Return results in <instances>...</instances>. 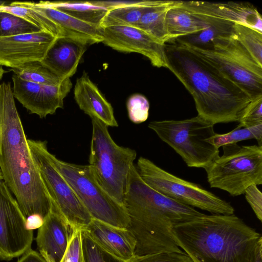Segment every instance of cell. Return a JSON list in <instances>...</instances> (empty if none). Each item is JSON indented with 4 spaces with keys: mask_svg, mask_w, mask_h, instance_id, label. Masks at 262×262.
<instances>
[{
    "mask_svg": "<svg viewBox=\"0 0 262 262\" xmlns=\"http://www.w3.org/2000/svg\"><path fill=\"white\" fill-rule=\"evenodd\" d=\"M0 168L4 182L26 217L38 214L44 219L51 201L31 152L9 81L0 84Z\"/></svg>",
    "mask_w": 262,
    "mask_h": 262,
    "instance_id": "cell-1",
    "label": "cell"
},
{
    "mask_svg": "<svg viewBox=\"0 0 262 262\" xmlns=\"http://www.w3.org/2000/svg\"><path fill=\"white\" fill-rule=\"evenodd\" d=\"M123 206L129 219L126 229L136 240V256L184 252L174 240L172 228L203 214L151 188L141 179L134 164L130 169Z\"/></svg>",
    "mask_w": 262,
    "mask_h": 262,
    "instance_id": "cell-2",
    "label": "cell"
},
{
    "mask_svg": "<svg viewBox=\"0 0 262 262\" xmlns=\"http://www.w3.org/2000/svg\"><path fill=\"white\" fill-rule=\"evenodd\" d=\"M165 43L167 68L194 101L198 115L213 125L238 122L250 97L213 67L173 40Z\"/></svg>",
    "mask_w": 262,
    "mask_h": 262,
    "instance_id": "cell-3",
    "label": "cell"
},
{
    "mask_svg": "<svg viewBox=\"0 0 262 262\" xmlns=\"http://www.w3.org/2000/svg\"><path fill=\"white\" fill-rule=\"evenodd\" d=\"M179 246L193 262H248L260 233L231 214H204L172 229Z\"/></svg>",
    "mask_w": 262,
    "mask_h": 262,
    "instance_id": "cell-4",
    "label": "cell"
},
{
    "mask_svg": "<svg viewBox=\"0 0 262 262\" xmlns=\"http://www.w3.org/2000/svg\"><path fill=\"white\" fill-rule=\"evenodd\" d=\"M92 135L89 156L90 167L103 189L123 206L130 169L137 157L135 150L117 144L108 126L91 118Z\"/></svg>",
    "mask_w": 262,
    "mask_h": 262,
    "instance_id": "cell-5",
    "label": "cell"
},
{
    "mask_svg": "<svg viewBox=\"0 0 262 262\" xmlns=\"http://www.w3.org/2000/svg\"><path fill=\"white\" fill-rule=\"evenodd\" d=\"M181 45L236 84L251 100L262 96V66L233 33L215 38L208 48Z\"/></svg>",
    "mask_w": 262,
    "mask_h": 262,
    "instance_id": "cell-6",
    "label": "cell"
},
{
    "mask_svg": "<svg viewBox=\"0 0 262 262\" xmlns=\"http://www.w3.org/2000/svg\"><path fill=\"white\" fill-rule=\"evenodd\" d=\"M148 127L170 146L189 167L207 168L219 149L211 143L214 125L197 115L181 120L153 121Z\"/></svg>",
    "mask_w": 262,
    "mask_h": 262,
    "instance_id": "cell-7",
    "label": "cell"
},
{
    "mask_svg": "<svg viewBox=\"0 0 262 262\" xmlns=\"http://www.w3.org/2000/svg\"><path fill=\"white\" fill-rule=\"evenodd\" d=\"M222 147L223 155L205 169L211 188L236 196L251 185H261L262 146L233 143Z\"/></svg>",
    "mask_w": 262,
    "mask_h": 262,
    "instance_id": "cell-8",
    "label": "cell"
},
{
    "mask_svg": "<svg viewBox=\"0 0 262 262\" xmlns=\"http://www.w3.org/2000/svg\"><path fill=\"white\" fill-rule=\"evenodd\" d=\"M50 157L93 219L126 229L129 219L124 206L103 189L88 165L63 161L51 152Z\"/></svg>",
    "mask_w": 262,
    "mask_h": 262,
    "instance_id": "cell-9",
    "label": "cell"
},
{
    "mask_svg": "<svg viewBox=\"0 0 262 262\" xmlns=\"http://www.w3.org/2000/svg\"><path fill=\"white\" fill-rule=\"evenodd\" d=\"M136 167L146 184L173 200L213 214L234 213V209L230 203L198 184L169 173L147 158L140 157Z\"/></svg>",
    "mask_w": 262,
    "mask_h": 262,
    "instance_id": "cell-10",
    "label": "cell"
},
{
    "mask_svg": "<svg viewBox=\"0 0 262 262\" xmlns=\"http://www.w3.org/2000/svg\"><path fill=\"white\" fill-rule=\"evenodd\" d=\"M28 143L51 202L73 229H84L92 218L51 161L47 142Z\"/></svg>",
    "mask_w": 262,
    "mask_h": 262,
    "instance_id": "cell-11",
    "label": "cell"
},
{
    "mask_svg": "<svg viewBox=\"0 0 262 262\" xmlns=\"http://www.w3.org/2000/svg\"><path fill=\"white\" fill-rule=\"evenodd\" d=\"M33 231L16 200L3 181L0 184V259L10 260L31 249Z\"/></svg>",
    "mask_w": 262,
    "mask_h": 262,
    "instance_id": "cell-12",
    "label": "cell"
},
{
    "mask_svg": "<svg viewBox=\"0 0 262 262\" xmlns=\"http://www.w3.org/2000/svg\"><path fill=\"white\" fill-rule=\"evenodd\" d=\"M13 96L31 114L40 118L63 107V100L72 88L70 78L57 85H47L23 80L13 74Z\"/></svg>",
    "mask_w": 262,
    "mask_h": 262,
    "instance_id": "cell-13",
    "label": "cell"
},
{
    "mask_svg": "<svg viewBox=\"0 0 262 262\" xmlns=\"http://www.w3.org/2000/svg\"><path fill=\"white\" fill-rule=\"evenodd\" d=\"M103 42L124 53H137L147 57L157 68H167L165 44L137 27L111 26L102 28Z\"/></svg>",
    "mask_w": 262,
    "mask_h": 262,
    "instance_id": "cell-14",
    "label": "cell"
},
{
    "mask_svg": "<svg viewBox=\"0 0 262 262\" xmlns=\"http://www.w3.org/2000/svg\"><path fill=\"white\" fill-rule=\"evenodd\" d=\"M56 38L44 31L0 37V66L12 68L41 61Z\"/></svg>",
    "mask_w": 262,
    "mask_h": 262,
    "instance_id": "cell-15",
    "label": "cell"
},
{
    "mask_svg": "<svg viewBox=\"0 0 262 262\" xmlns=\"http://www.w3.org/2000/svg\"><path fill=\"white\" fill-rule=\"evenodd\" d=\"M179 7L199 17L243 24L262 32L261 15L249 3L181 1Z\"/></svg>",
    "mask_w": 262,
    "mask_h": 262,
    "instance_id": "cell-16",
    "label": "cell"
},
{
    "mask_svg": "<svg viewBox=\"0 0 262 262\" xmlns=\"http://www.w3.org/2000/svg\"><path fill=\"white\" fill-rule=\"evenodd\" d=\"M73 230L51 202L36 237L39 252L47 262H61Z\"/></svg>",
    "mask_w": 262,
    "mask_h": 262,
    "instance_id": "cell-17",
    "label": "cell"
},
{
    "mask_svg": "<svg viewBox=\"0 0 262 262\" xmlns=\"http://www.w3.org/2000/svg\"><path fill=\"white\" fill-rule=\"evenodd\" d=\"M101 248L112 255L129 262L136 257V240L125 228H120L93 219L83 229Z\"/></svg>",
    "mask_w": 262,
    "mask_h": 262,
    "instance_id": "cell-18",
    "label": "cell"
},
{
    "mask_svg": "<svg viewBox=\"0 0 262 262\" xmlns=\"http://www.w3.org/2000/svg\"><path fill=\"white\" fill-rule=\"evenodd\" d=\"M88 46L70 38H56L41 61L62 81L75 74Z\"/></svg>",
    "mask_w": 262,
    "mask_h": 262,
    "instance_id": "cell-19",
    "label": "cell"
},
{
    "mask_svg": "<svg viewBox=\"0 0 262 262\" xmlns=\"http://www.w3.org/2000/svg\"><path fill=\"white\" fill-rule=\"evenodd\" d=\"M22 2L43 14L54 24L58 34L57 38H70L88 46L103 41L102 28L91 26L39 2Z\"/></svg>",
    "mask_w": 262,
    "mask_h": 262,
    "instance_id": "cell-20",
    "label": "cell"
},
{
    "mask_svg": "<svg viewBox=\"0 0 262 262\" xmlns=\"http://www.w3.org/2000/svg\"><path fill=\"white\" fill-rule=\"evenodd\" d=\"M74 96L79 108L91 118L98 119L108 126H118L111 104L85 71L76 80Z\"/></svg>",
    "mask_w": 262,
    "mask_h": 262,
    "instance_id": "cell-21",
    "label": "cell"
},
{
    "mask_svg": "<svg viewBox=\"0 0 262 262\" xmlns=\"http://www.w3.org/2000/svg\"><path fill=\"white\" fill-rule=\"evenodd\" d=\"M181 2L167 1L163 4L149 7L141 16L137 28L162 44L172 40L167 30L166 15L170 9L179 7Z\"/></svg>",
    "mask_w": 262,
    "mask_h": 262,
    "instance_id": "cell-22",
    "label": "cell"
},
{
    "mask_svg": "<svg viewBox=\"0 0 262 262\" xmlns=\"http://www.w3.org/2000/svg\"><path fill=\"white\" fill-rule=\"evenodd\" d=\"M40 4L56 9L91 26L101 28L102 21L108 12L103 7L90 1H40Z\"/></svg>",
    "mask_w": 262,
    "mask_h": 262,
    "instance_id": "cell-23",
    "label": "cell"
},
{
    "mask_svg": "<svg viewBox=\"0 0 262 262\" xmlns=\"http://www.w3.org/2000/svg\"><path fill=\"white\" fill-rule=\"evenodd\" d=\"M168 32L172 40L196 33L208 27V23L180 7L170 9L166 15Z\"/></svg>",
    "mask_w": 262,
    "mask_h": 262,
    "instance_id": "cell-24",
    "label": "cell"
},
{
    "mask_svg": "<svg viewBox=\"0 0 262 262\" xmlns=\"http://www.w3.org/2000/svg\"><path fill=\"white\" fill-rule=\"evenodd\" d=\"M199 17L208 23V27L196 33L180 37L171 40L180 45L208 48L212 46L215 38L233 33V26L234 24L233 23L209 18Z\"/></svg>",
    "mask_w": 262,
    "mask_h": 262,
    "instance_id": "cell-25",
    "label": "cell"
},
{
    "mask_svg": "<svg viewBox=\"0 0 262 262\" xmlns=\"http://www.w3.org/2000/svg\"><path fill=\"white\" fill-rule=\"evenodd\" d=\"M0 11L20 17L55 38L58 36L55 25L49 18L35 9L24 5L22 2H14L9 5L2 4Z\"/></svg>",
    "mask_w": 262,
    "mask_h": 262,
    "instance_id": "cell-26",
    "label": "cell"
},
{
    "mask_svg": "<svg viewBox=\"0 0 262 262\" xmlns=\"http://www.w3.org/2000/svg\"><path fill=\"white\" fill-rule=\"evenodd\" d=\"M11 70L18 77L28 82L47 85H57L61 82L41 61L28 62Z\"/></svg>",
    "mask_w": 262,
    "mask_h": 262,
    "instance_id": "cell-27",
    "label": "cell"
},
{
    "mask_svg": "<svg viewBox=\"0 0 262 262\" xmlns=\"http://www.w3.org/2000/svg\"><path fill=\"white\" fill-rule=\"evenodd\" d=\"M166 1L158 5L163 4ZM154 6L156 5L127 6L108 10L102 21L101 27L118 26L137 27L144 12Z\"/></svg>",
    "mask_w": 262,
    "mask_h": 262,
    "instance_id": "cell-28",
    "label": "cell"
},
{
    "mask_svg": "<svg viewBox=\"0 0 262 262\" xmlns=\"http://www.w3.org/2000/svg\"><path fill=\"white\" fill-rule=\"evenodd\" d=\"M233 30L237 40L254 60L262 66V32L245 25L236 23L233 26Z\"/></svg>",
    "mask_w": 262,
    "mask_h": 262,
    "instance_id": "cell-29",
    "label": "cell"
},
{
    "mask_svg": "<svg viewBox=\"0 0 262 262\" xmlns=\"http://www.w3.org/2000/svg\"><path fill=\"white\" fill-rule=\"evenodd\" d=\"M254 139L259 146H262V124L249 127L237 126L232 130L225 134L215 133L211 142L216 148L229 144L237 143L246 140Z\"/></svg>",
    "mask_w": 262,
    "mask_h": 262,
    "instance_id": "cell-30",
    "label": "cell"
},
{
    "mask_svg": "<svg viewBox=\"0 0 262 262\" xmlns=\"http://www.w3.org/2000/svg\"><path fill=\"white\" fill-rule=\"evenodd\" d=\"M41 30L22 18L0 11V37L30 34Z\"/></svg>",
    "mask_w": 262,
    "mask_h": 262,
    "instance_id": "cell-31",
    "label": "cell"
},
{
    "mask_svg": "<svg viewBox=\"0 0 262 262\" xmlns=\"http://www.w3.org/2000/svg\"><path fill=\"white\" fill-rule=\"evenodd\" d=\"M84 262H125L105 251L84 230H81Z\"/></svg>",
    "mask_w": 262,
    "mask_h": 262,
    "instance_id": "cell-32",
    "label": "cell"
},
{
    "mask_svg": "<svg viewBox=\"0 0 262 262\" xmlns=\"http://www.w3.org/2000/svg\"><path fill=\"white\" fill-rule=\"evenodd\" d=\"M129 120L139 124L146 121L149 115V103L143 95L135 94L132 95L126 103Z\"/></svg>",
    "mask_w": 262,
    "mask_h": 262,
    "instance_id": "cell-33",
    "label": "cell"
},
{
    "mask_svg": "<svg viewBox=\"0 0 262 262\" xmlns=\"http://www.w3.org/2000/svg\"><path fill=\"white\" fill-rule=\"evenodd\" d=\"M238 126L249 127L262 124V96L251 100L244 110Z\"/></svg>",
    "mask_w": 262,
    "mask_h": 262,
    "instance_id": "cell-34",
    "label": "cell"
},
{
    "mask_svg": "<svg viewBox=\"0 0 262 262\" xmlns=\"http://www.w3.org/2000/svg\"><path fill=\"white\" fill-rule=\"evenodd\" d=\"M129 262H193L184 252H159L136 256Z\"/></svg>",
    "mask_w": 262,
    "mask_h": 262,
    "instance_id": "cell-35",
    "label": "cell"
},
{
    "mask_svg": "<svg viewBox=\"0 0 262 262\" xmlns=\"http://www.w3.org/2000/svg\"><path fill=\"white\" fill-rule=\"evenodd\" d=\"M61 262H84L81 230H73L68 248Z\"/></svg>",
    "mask_w": 262,
    "mask_h": 262,
    "instance_id": "cell-36",
    "label": "cell"
},
{
    "mask_svg": "<svg viewBox=\"0 0 262 262\" xmlns=\"http://www.w3.org/2000/svg\"><path fill=\"white\" fill-rule=\"evenodd\" d=\"M165 1H90L99 6L106 8L108 10L127 6H152L163 3Z\"/></svg>",
    "mask_w": 262,
    "mask_h": 262,
    "instance_id": "cell-37",
    "label": "cell"
},
{
    "mask_svg": "<svg viewBox=\"0 0 262 262\" xmlns=\"http://www.w3.org/2000/svg\"><path fill=\"white\" fill-rule=\"evenodd\" d=\"M245 198L256 217L262 221V193L257 185H252L245 191Z\"/></svg>",
    "mask_w": 262,
    "mask_h": 262,
    "instance_id": "cell-38",
    "label": "cell"
},
{
    "mask_svg": "<svg viewBox=\"0 0 262 262\" xmlns=\"http://www.w3.org/2000/svg\"><path fill=\"white\" fill-rule=\"evenodd\" d=\"M17 262H47L40 254L31 248L26 251Z\"/></svg>",
    "mask_w": 262,
    "mask_h": 262,
    "instance_id": "cell-39",
    "label": "cell"
},
{
    "mask_svg": "<svg viewBox=\"0 0 262 262\" xmlns=\"http://www.w3.org/2000/svg\"><path fill=\"white\" fill-rule=\"evenodd\" d=\"M43 223V218L38 214H33L26 217L27 227L29 230L40 228Z\"/></svg>",
    "mask_w": 262,
    "mask_h": 262,
    "instance_id": "cell-40",
    "label": "cell"
},
{
    "mask_svg": "<svg viewBox=\"0 0 262 262\" xmlns=\"http://www.w3.org/2000/svg\"><path fill=\"white\" fill-rule=\"evenodd\" d=\"M248 262H262V237L257 243Z\"/></svg>",
    "mask_w": 262,
    "mask_h": 262,
    "instance_id": "cell-41",
    "label": "cell"
},
{
    "mask_svg": "<svg viewBox=\"0 0 262 262\" xmlns=\"http://www.w3.org/2000/svg\"><path fill=\"white\" fill-rule=\"evenodd\" d=\"M6 72H7L3 68V67L0 66V80L3 77V75Z\"/></svg>",
    "mask_w": 262,
    "mask_h": 262,
    "instance_id": "cell-42",
    "label": "cell"
},
{
    "mask_svg": "<svg viewBox=\"0 0 262 262\" xmlns=\"http://www.w3.org/2000/svg\"><path fill=\"white\" fill-rule=\"evenodd\" d=\"M2 135V119H1V115H0V144H1V142Z\"/></svg>",
    "mask_w": 262,
    "mask_h": 262,
    "instance_id": "cell-43",
    "label": "cell"
},
{
    "mask_svg": "<svg viewBox=\"0 0 262 262\" xmlns=\"http://www.w3.org/2000/svg\"><path fill=\"white\" fill-rule=\"evenodd\" d=\"M4 181L3 176L0 168V184L2 183Z\"/></svg>",
    "mask_w": 262,
    "mask_h": 262,
    "instance_id": "cell-44",
    "label": "cell"
},
{
    "mask_svg": "<svg viewBox=\"0 0 262 262\" xmlns=\"http://www.w3.org/2000/svg\"><path fill=\"white\" fill-rule=\"evenodd\" d=\"M0 5H1V4H0Z\"/></svg>",
    "mask_w": 262,
    "mask_h": 262,
    "instance_id": "cell-45",
    "label": "cell"
}]
</instances>
